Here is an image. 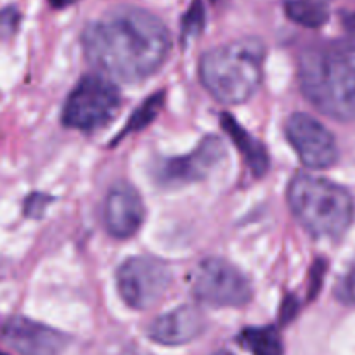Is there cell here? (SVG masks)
<instances>
[{
  "mask_svg": "<svg viewBox=\"0 0 355 355\" xmlns=\"http://www.w3.org/2000/svg\"><path fill=\"white\" fill-rule=\"evenodd\" d=\"M90 64L123 82L155 75L172 51V35L158 16L134 6H121L90 21L82 33Z\"/></svg>",
  "mask_w": 355,
  "mask_h": 355,
  "instance_id": "1",
  "label": "cell"
},
{
  "mask_svg": "<svg viewBox=\"0 0 355 355\" xmlns=\"http://www.w3.org/2000/svg\"><path fill=\"white\" fill-rule=\"evenodd\" d=\"M298 75L312 106L335 120H355V45L309 49L300 58Z\"/></svg>",
  "mask_w": 355,
  "mask_h": 355,
  "instance_id": "2",
  "label": "cell"
},
{
  "mask_svg": "<svg viewBox=\"0 0 355 355\" xmlns=\"http://www.w3.org/2000/svg\"><path fill=\"white\" fill-rule=\"evenodd\" d=\"M266 45L259 38H241L205 52L200 80L218 103H246L262 85Z\"/></svg>",
  "mask_w": 355,
  "mask_h": 355,
  "instance_id": "3",
  "label": "cell"
},
{
  "mask_svg": "<svg viewBox=\"0 0 355 355\" xmlns=\"http://www.w3.org/2000/svg\"><path fill=\"white\" fill-rule=\"evenodd\" d=\"M288 203L297 220L315 238H340L354 222L352 194L324 177L297 173L288 186Z\"/></svg>",
  "mask_w": 355,
  "mask_h": 355,
  "instance_id": "4",
  "label": "cell"
},
{
  "mask_svg": "<svg viewBox=\"0 0 355 355\" xmlns=\"http://www.w3.org/2000/svg\"><path fill=\"white\" fill-rule=\"evenodd\" d=\"M120 106V90L113 82L101 75H85L69 92L61 120L73 130L92 132L114 120Z\"/></svg>",
  "mask_w": 355,
  "mask_h": 355,
  "instance_id": "5",
  "label": "cell"
},
{
  "mask_svg": "<svg viewBox=\"0 0 355 355\" xmlns=\"http://www.w3.org/2000/svg\"><path fill=\"white\" fill-rule=\"evenodd\" d=\"M196 300L211 307H245L253 297L246 274L224 259H205L193 274Z\"/></svg>",
  "mask_w": 355,
  "mask_h": 355,
  "instance_id": "6",
  "label": "cell"
},
{
  "mask_svg": "<svg viewBox=\"0 0 355 355\" xmlns=\"http://www.w3.org/2000/svg\"><path fill=\"white\" fill-rule=\"evenodd\" d=\"M170 283L172 270L168 263L155 257H130L116 270L120 297L135 311L153 307L166 293Z\"/></svg>",
  "mask_w": 355,
  "mask_h": 355,
  "instance_id": "7",
  "label": "cell"
},
{
  "mask_svg": "<svg viewBox=\"0 0 355 355\" xmlns=\"http://www.w3.org/2000/svg\"><path fill=\"white\" fill-rule=\"evenodd\" d=\"M225 158V146L217 135H207L191 153L153 162L151 175L159 187L179 189L207 179Z\"/></svg>",
  "mask_w": 355,
  "mask_h": 355,
  "instance_id": "8",
  "label": "cell"
},
{
  "mask_svg": "<svg viewBox=\"0 0 355 355\" xmlns=\"http://www.w3.org/2000/svg\"><path fill=\"white\" fill-rule=\"evenodd\" d=\"M286 137L300 162L309 168L324 170L338 162L335 135L311 114H291L286 123Z\"/></svg>",
  "mask_w": 355,
  "mask_h": 355,
  "instance_id": "9",
  "label": "cell"
},
{
  "mask_svg": "<svg viewBox=\"0 0 355 355\" xmlns=\"http://www.w3.org/2000/svg\"><path fill=\"white\" fill-rule=\"evenodd\" d=\"M146 217L141 194L128 182L113 184L104 200V225L113 238L128 239L141 229Z\"/></svg>",
  "mask_w": 355,
  "mask_h": 355,
  "instance_id": "10",
  "label": "cell"
},
{
  "mask_svg": "<svg viewBox=\"0 0 355 355\" xmlns=\"http://www.w3.org/2000/svg\"><path fill=\"white\" fill-rule=\"evenodd\" d=\"M2 336L19 355H62L69 342L64 333L28 318L9 319Z\"/></svg>",
  "mask_w": 355,
  "mask_h": 355,
  "instance_id": "11",
  "label": "cell"
},
{
  "mask_svg": "<svg viewBox=\"0 0 355 355\" xmlns=\"http://www.w3.org/2000/svg\"><path fill=\"white\" fill-rule=\"evenodd\" d=\"M207 328L203 312L194 305H182L159 315L149 324L148 335L153 342L166 347H179L196 340Z\"/></svg>",
  "mask_w": 355,
  "mask_h": 355,
  "instance_id": "12",
  "label": "cell"
},
{
  "mask_svg": "<svg viewBox=\"0 0 355 355\" xmlns=\"http://www.w3.org/2000/svg\"><path fill=\"white\" fill-rule=\"evenodd\" d=\"M220 121L224 132L231 137V141L234 142L238 151L241 153V156L245 158L250 172L255 177H259V179L266 175L267 170H269L270 166V158L266 146H263L259 139L253 137L246 128H243L241 125H239V121L236 120L232 114L222 113Z\"/></svg>",
  "mask_w": 355,
  "mask_h": 355,
  "instance_id": "13",
  "label": "cell"
},
{
  "mask_svg": "<svg viewBox=\"0 0 355 355\" xmlns=\"http://www.w3.org/2000/svg\"><path fill=\"white\" fill-rule=\"evenodd\" d=\"M284 12L302 26L321 28L329 19V0H286Z\"/></svg>",
  "mask_w": 355,
  "mask_h": 355,
  "instance_id": "14",
  "label": "cell"
},
{
  "mask_svg": "<svg viewBox=\"0 0 355 355\" xmlns=\"http://www.w3.org/2000/svg\"><path fill=\"white\" fill-rule=\"evenodd\" d=\"M239 342L253 355H283V342L274 326L243 329Z\"/></svg>",
  "mask_w": 355,
  "mask_h": 355,
  "instance_id": "15",
  "label": "cell"
},
{
  "mask_svg": "<svg viewBox=\"0 0 355 355\" xmlns=\"http://www.w3.org/2000/svg\"><path fill=\"white\" fill-rule=\"evenodd\" d=\"M163 104H165V92H156L153 94L151 97H148V99L130 114V118H128L127 123H125V128L118 134L116 141L127 137L128 134L142 130V128L148 127V125H151V121L155 120V118L158 116L159 111H162Z\"/></svg>",
  "mask_w": 355,
  "mask_h": 355,
  "instance_id": "16",
  "label": "cell"
},
{
  "mask_svg": "<svg viewBox=\"0 0 355 355\" xmlns=\"http://www.w3.org/2000/svg\"><path fill=\"white\" fill-rule=\"evenodd\" d=\"M205 26H207V9H205L201 0H193L189 9L182 16V23H180V42H182V45H187L194 38L200 37Z\"/></svg>",
  "mask_w": 355,
  "mask_h": 355,
  "instance_id": "17",
  "label": "cell"
},
{
  "mask_svg": "<svg viewBox=\"0 0 355 355\" xmlns=\"http://www.w3.org/2000/svg\"><path fill=\"white\" fill-rule=\"evenodd\" d=\"M21 23V12L16 6H7L0 9V38L7 40L17 31Z\"/></svg>",
  "mask_w": 355,
  "mask_h": 355,
  "instance_id": "18",
  "label": "cell"
},
{
  "mask_svg": "<svg viewBox=\"0 0 355 355\" xmlns=\"http://www.w3.org/2000/svg\"><path fill=\"white\" fill-rule=\"evenodd\" d=\"M51 201L52 198L44 193L30 194V196L26 198V201H24V214H26V217L38 218L44 214V210L47 208V205L51 203Z\"/></svg>",
  "mask_w": 355,
  "mask_h": 355,
  "instance_id": "19",
  "label": "cell"
},
{
  "mask_svg": "<svg viewBox=\"0 0 355 355\" xmlns=\"http://www.w3.org/2000/svg\"><path fill=\"white\" fill-rule=\"evenodd\" d=\"M336 297L340 302L347 305H355V266L349 270L343 281L336 290Z\"/></svg>",
  "mask_w": 355,
  "mask_h": 355,
  "instance_id": "20",
  "label": "cell"
},
{
  "mask_svg": "<svg viewBox=\"0 0 355 355\" xmlns=\"http://www.w3.org/2000/svg\"><path fill=\"white\" fill-rule=\"evenodd\" d=\"M297 300H295L293 297H288V300L283 304V311H281V322H283V324L290 322L291 319L295 318V314H297Z\"/></svg>",
  "mask_w": 355,
  "mask_h": 355,
  "instance_id": "21",
  "label": "cell"
},
{
  "mask_svg": "<svg viewBox=\"0 0 355 355\" xmlns=\"http://www.w3.org/2000/svg\"><path fill=\"white\" fill-rule=\"evenodd\" d=\"M49 2H51V6L55 7V9H61V7L71 6V3H75L76 0H49Z\"/></svg>",
  "mask_w": 355,
  "mask_h": 355,
  "instance_id": "22",
  "label": "cell"
},
{
  "mask_svg": "<svg viewBox=\"0 0 355 355\" xmlns=\"http://www.w3.org/2000/svg\"><path fill=\"white\" fill-rule=\"evenodd\" d=\"M214 355H232V354H227V352H217V354H214Z\"/></svg>",
  "mask_w": 355,
  "mask_h": 355,
  "instance_id": "23",
  "label": "cell"
},
{
  "mask_svg": "<svg viewBox=\"0 0 355 355\" xmlns=\"http://www.w3.org/2000/svg\"><path fill=\"white\" fill-rule=\"evenodd\" d=\"M0 355H7V354H3V352H0Z\"/></svg>",
  "mask_w": 355,
  "mask_h": 355,
  "instance_id": "24",
  "label": "cell"
}]
</instances>
